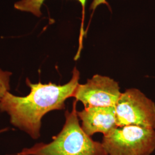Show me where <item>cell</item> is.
<instances>
[{
  "label": "cell",
  "instance_id": "6",
  "mask_svg": "<svg viewBox=\"0 0 155 155\" xmlns=\"http://www.w3.org/2000/svg\"><path fill=\"white\" fill-rule=\"evenodd\" d=\"M83 131L91 137L94 134H109L117 127L115 107H89L78 111Z\"/></svg>",
  "mask_w": 155,
  "mask_h": 155
},
{
  "label": "cell",
  "instance_id": "10",
  "mask_svg": "<svg viewBox=\"0 0 155 155\" xmlns=\"http://www.w3.org/2000/svg\"><path fill=\"white\" fill-rule=\"evenodd\" d=\"M6 130H7V129H3L0 130V133H2V132H5Z\"/></svg>",
  "mask_w": 155,
  "mask_h": 155
},
{
  "label": "cell",
  "instance_id": "1",
  "mask_svg": "<svg viewBox=\"0 0 155 155\" xmlns=\"http://www.w3.org/2000/svg\"><path fill=\"white\" fill-rule=\"evenodd\" d=\"M72 73L70 81L63 85L52 82L33 83L27 78L29 94L19 97L7 92L0 100V111L9 115L13 126L33 140L39 139L43 117L51 111L64 110L66 101L72 97L79 83L80 72L75 67Z\"/></svg>",
  "mask_w": 155,
  "mask_h": 155
},
{
  "label": "cell",
  "instance_id": "8",
  "mask_svg": "<svg viewBox=\"0 0 155 155\" xmlns=\"http://www.w3.org/2000/svg\"><path fill=\"white\" fill-rule=\"evenodd\" d=\"M12 73L0 68V100L11 89V77Z\"/></svg>",
  "mask_w": 155,
  "mask_h": 155
},
{
  "label": "cell",
  "instance_id": "5",
  "mask_svg": "<svg viewBox=\"0 0 155 155\" xmlns=\"http://www.w3.org/2000/svg\"><path fill=\"white\" fill-rule=\"evenodd\" d=\"M122 93L118 83L113 79L95 74L84 84L79 83L72 97L84 107H115Z\"/></svg>",
  "mask_w": 155,
  "mask_h": 155
},
{
  "label": "cell",
  "instance_id": "7",
  "mask_svg": "<svg viewBox=\"0 0 155 155\" xmlns=\"http://www.w3.org/2000/svg\"><path fill=\"white\" fill-rule=\"evenodd\" d=\"M45 0H20L14 4L15 9L19 11L31 13L35 16L40 17L42 13L41 8ZM84 9L86 0H77Z\"/></svg>",
  "mask_w": 155,
  "mask_h": 155
},
{
  "label": "cell",
  "instance_id": "4",
  "mask_svg": "<svg viewBox=\"0 0 155 155\" xmlns=\"http://www.w3.org/2000/svg\"><path fill=\"white\" fill-rule=\"evenodd\" d=\"M117 125H135L155 129V103L139 89L122 93L115 106Z\"/></svg>",
  "mask_w": 155,
  "mask_h": 155
},
{
  "label": "cell",
  "instance_id": "9",
  "mask_svg": "<svg viewBox=\"0 0 155 155\" xmlns=\"http://www.w3.org/2000/svg\"><path fill=\"white\" fill-rule=\"evenodd\" d=\"M102 4H106L108 5V3L106 0H93L90 6V10H95L97 7Z\"/></svg>",
  "mask_w": 155,
  "mask_h": 155
},
{
  "label": "cell",
  "instance_id": "3",
  "mask_svg": "<svg viewBox=\"0 0 155 155\" xmlns=\"http://www.w3.org/2000/svg\"><path fill=\"white\" fill-rule=\"evenodd\" d=\"M108 155H151L155 150V129L135 125L117 127L104 136Z\"/></svg>",
  "mask_w": 155,
  "mask_h": 155
},
{
  "label": "cell",
  "instance_id": "2",
  "mask_svg": "<svg viewBox=\"0 0 155 155\" xmlns=\"http://www.w3.org/2000/svg\"><path fill=\"white\" fill-rule=\"evenodd\" d=\"M77 102H73L71 111H66L64 124L51 142L36 143L16 155H108L102 143L94 141L83 131L78 116Z\"/></svg>",
  "mask_w": 155,
  "mask_h": 155
}]
</instances>
